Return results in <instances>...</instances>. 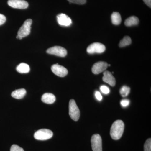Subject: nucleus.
<instances>
[{
	"label": "nucleus",
	"mask_w": 151,
	"mask_h": 151,
	"mask_svg": "<svg viewBox=\"0 0 151 151\" xmlns=\"http://www.w3.org/2000/svg\"><path fill=\"white\" fill-rule=\"evenodd\" d=\"M125 125L122 120L115 121L111 126L110 134L114 140H119L122 137L124 133Z\"/></svg>",
	"instance_id": "obj_1"
},
{
	"label": "nucleus",
	"mask_w": 151,
	"mask_h": 151,
	"mask_svg": "<svg viewBox=\"0 0 151 151\" xmlns=\"http://www.w3.org/2000/svg\"><path fill=\"white\" fill-rule=\"evenodd\" d=\"M32 22L31 19H28L24 22L23 24L19 29L17 38L21 40L22 38L25 37L29 34Z\"/></svg>",
	"instance_id": "obj_2"
},
{
	"label": "nucleus",
	"mask_w": 151,
	"mask_h": 151,
	"mask_svg": "<svg viewBox=\"0 0 151 151\" xmlns=\"http://www.w3.org/2000/svg\"><path fill=\"white\" fill-rule=\"evenodd\" d=\"M69 114L73 121H78L80 118V111L75 100H70L69 104Z\"/></svg>",
	"instance_id": "obj_3"
},
{
	"label": "nucleus",
	"mask_w": 151,
	"mask_h": 151,
	"mask_svg": "<svg viewBox=\"0 0 151 151\" xmlns=\"http://www.w3.org/2000/svg\"><path fill=\"white\" fill-rule=\"evenodd\" d=\"M53 136V133L48 129H41L35 133L34 137L38 140L44 141L51 139Z\"/></svg>",
	"instance_id": "obj_4"
},
{
	"label": "nucleus",
	"mask_w": 151,
	"mask_h": 151,
	"mask_svg": "<svg viewBox=\"0 0 151 151\" xmlns=\"http://www.w3.org/2000/svg\"><path fill=\"white\" fill-rule=\"evenodd\" d=\"M86 50L89 54L102 53L105 52V47L103 44L99 42H94L89 45Z\"/></svg>",
	"instance_id": "obj_5"
},
{
	"label": "nucleus",
	"mask_w": 151,
	"mask_h": 151,
	"mask_svg": "<svg viewBox=\"0 0 151 151\" xmlns=\"http://www.w3.org/2000/svg\"><path fill=\"white\" fill-rule=\"evenodd\" d=\"M91 142L93 151H102V140L100 135H93L91 138Z\"/></svg>",
	"instance_id": "obj_6"
},
{
	"label": "nucleus",
	"mask_w": 151,
	"mask_h": 151,
	"mask_svg": "<svg viewBox=\"0 0 151 151\" xmlns=\"http://www.w3.org/2000/svg\"><path fill=\"white\" fill-rule=\"evenodd\" d=\"M46 52L49 54L53 55L56 56L64 57L66 56L67 52L65 48L62 47L56 46L48 48Z\"/></svg>",
	"instance_id": "obj_7"
},
{
	"label": "nucleus",
	"mask_w": 151,
	"mask_h": 151,
	"mask_svg": "<svg viewBox=\"0 0 151 151\" xmlns=\"http://www.w3.org/2000/svg\"><path fill=\"white\" fill-rule=\"evenodd\" d=\"M8 4L15 9H25L28 7V3L24 0H9Z\"/></svg>",
	"instance_id": "obj_8"
},
{
	"label": "nucleus",
	"mask_w": 151,
	"mask_h": 151,
	"mask_svg": "<svg viewBox=\"0 0 151 151\" xmlns=\"http://www.w3.org/2000/svg\"><path fill=\"white\" fill-rule=\"evenodd\" d=\"M51 70L55 75L63 77L67 75L68 71L62 65H58V63L51 66Z\"/></svg>",
	"instance_id": "obj_9"
},
{
	"label": "nucleus",
	"mask_w": 151,
	"mask_h": 151,
	"mask_svg": "<svg viewBox=\"0 0 151 151\" xmlns=\"http://www.w3.org/2000/svg\"><path fill=\"white\" fill-rule=\"evenodd\" d=\"M108 64L106 62L100 61L94 63L92 67V73L94 74H99L107 69Z\"/></svg>",
	"instance_id": "obj_10"
},
{
	"label": "nucleus",
	"mask_w": 151,
	"mask_h": 151,
	"mask_svg": "<svg viewBox=\"0 0 151 151\" xmlns=\"http://www.w3.org/2000/svg\"><path fill=\"white\" fill-rule=\"evenodd\" d=\"M58 24L63 26H69L72 24V21L69 17L64 14H60L57 16Z\"/></svg>",
	"instance_id": "obj_11"
},
{
	"label": "nucleus",
	"mask_w": 151,
	"mask_h": 151,
	"mask_svg": "<svg viewBox=\"0 0 151 151\" xmlns=\"http://www.w3.org/2000/svg\"><path fill=\"white\" fill-rule=\"evenodd\" d=\"M103 80L104 82L108 83L112 86H114L116 85V79L111 72L105 71L103 73Z\"/></svg>",
	"instance_id": "obj_12"
},
{
	"label": "nucleus",
	"mask_w": 151,
	"mask_h": 151,
	"mask_svg": "<svg viewBox=\"0 0 151 151\" xmlns=\"http://www.w3.org/2000/svg\"><path fill=\"white\" fill-rule=\"evenodd\" d=\"M41 100L42 102L47 104H53L56 100L55 96L51 93H46L42 96Z\"/></svg>",
	"instance_id": "obj_13"
},
{
	"label": "nucleus",
	"mask_w": 151,
	"mask_h": 151,
	"mask_svg": "<svg viewBox=\"0 0 151 151\" xmlns=\"http://www.w3.org/2000/svg\"><path fill=\"white\" fill-rule=\"evenodd\" d=\"M26 90L24 89H17L12 93V96L17 99H21L23 98L26 94Z\"/></svg>",
	"instance_id": "obj_14"
},
{
	"label": "nucleus",
	"mask_w": 151,
	"mask_h": 151,
	"mask_svg": "<svg viewBox=\"0 0 151 151\" xmlns=\"http://www.w3.org/2000/svg\"><path fill=\"white\" fill-rule=\"evenodd\" d=\"M17 70L19 73H29L30 71L29 65L25 63H21L19 64L16 68Z\"/></svg>",
	"instance_id": "obj_15"
},
{
	"label": "nucleus",
	"mask_w": 151,
	"mask_h": 151,
	"mask_svg": "<svg viewBox=\"0 0 151 151\" xmlns=\"http://www.w3.org/2000/svg\"><path fill=\"white\" fill-rule=\"evenodd\" d=\"M139 23V19L137 17L132 16L128 18L125 20V25L127 26L130 27L132 26L137 25Z\"/></svg>",
	"instance_id": "obj_16"
},
{
	"label": "nucleus",
	"mask_w": 151,
	"mask_h": 151,
	"mask_svg": "<svg viewBox=\"0 0 151 151\" xmlns=\"http://www.w3.org/2000/svg\"><path fill=\"white\" fill-rule=\"evenodd\" d=\"M111 21L114 25H119L122 22V17L119 12H114L111 15Z\"/></svg>",
	"instance_id": "obj_17"
},
{
	"label": "nucleus",
	"mask_w": 151,
	"mask_h": 151,
	"mask_svg": "<svg viewBox=\"0 0 151 151\" xmlns=\"http://www.w3.org/2000/svg\"><path fill=\"white\" fill-rule=\"evenodd\" d=\"M131 43H132V40L131 38L129 36H126L120 41L119 46L121 47H124L129 45Z\"/></svg>",
	"instance_id": "obj_18"
},
{
	"label": "nucleus",
	"mask_w": 151,
	"mask_h": 151,
	"mask_svg": "<svg viewBox=\"0 0 151 151\" xmlns=\"http://www.w3.org/2000/svg\"><path fill=\"white\" fill-rule=\"evenodd\" d=\"M130 92V88L129 86H122L120 90V93L122 97H126L128 96Z\"/></svg>",
	"instance_id": "obj_19"
},
{
	"label": "nucleus",
	"mask_w": 151,
	"mask_h": 151,
	"mask_svg": "<svg viewBox=\"0 0 151 151\" xmlns=\"http://www.w3.org/2000/svg\"><path fill=\"white\" fill-rule=\"evenodd\" d=\"M144 151H151V139H148L144 145Z\"/></svg>",
	"instance_id": "obj_20"
},
{
	"label": "nucleus",
	"mask_w": 151,
	"mask_h": 151,
	"mask_svg": "<svg viewBox=\"0 0 151 151\" xmlns=\"http://www.w3.org/2000/svg\"><path fill=\"white\" fill-rule=\"evenodd\" d=\"M10 151H24L23 149L16 145H13L11 147Z\"/></svg>",
	"instance_id": "obj_21"
},
{
	"label": "nucleus",
	"mask_w": 151,
	"mask_h": 151,
	"mask_svg": "<svg viewBox=\"0 0 151 151\" xmlns=\"http://www.w3.org/2000/svg\"><path fill=\"white\" fill-rule=\"evenodd\" d=\"M69 2L77 4H84L86 2V0H68Z\"/></svg>",
	"instance_id": "obj_22"
},
{
	"label": "nucleus",
	"mask_w": 151,
	"mask_h": 151,
	"mask_svg": "<svg viewBox=\"0 0 151 151\" xmlns=\"http://www.w3.org/2000/svg\"><path fill=\"white\" fill-rule=\"evenodd\" d=\"M100 89L101 92H103V93H104V94H107L110 93V89H109L108 87H107V86H105V85H103V86H101Z\"/></svg>",
	"instance_id": "obj_23"
},
{
	"label": "nucleus",
	"mask_w": 151,
	"mask_h": 151,
	"mask_svg": "<svg viewBox=\"0 0 151 151\" xmlns=\"http://www.w3.org/2000/svg\"><path fill=\"white\" fill-rule=\"evenodd\" d=\"M129 100H127V99L122 100L121 102V105H122L123 107H127L128 105H129Z\"/></svg>",
	"instance_id": "obj_24"
},
{
	"label": "nucleus",
	"mask_w": 151,
	"mask_h": 151,
	"mask_svg": "<svg viewBox=\"0 0 151 151\" xmlns=\"http://www.w3.org/2000/svg\"><path fill=\"white\" fill-rule=\"evenodd\" d=\"M6 17L4 15L0 14V25L4 24L6 21Z\"/></svg>",
	"instance_id": "obj_25"
},
{
	"label": "nucleus",
	"mask_w": 151,
	"mask_h": 151,
	"mask_svg": "<svg viewBox=\"0 0 151 151\" xmlns=\"http://www.w3.org/2000/svg\"><path fill=\"white\" fill-rule=\"evenodd\" d=\"M95 95L97 100H99V101H101L103 99V97H102V95H101V93L100 92L97 91L95 92Z\"/></svg>",
	"instance_id": "obj_26"
},
{
	"label": "nucleus",
	"mask_w": 151,
	"mask_h": 151,
	"mask_svg": "<svg viewBox=\"0 0 151 151\" xmlns=\"http://www.w3.org/2000/svg\"><path fill=\"white\" fill-rule=\"evenodd\" d=\"M143 1L146 4H147L150 8L151 7V0H143Z\"/></svg>",
	"instance_id": "obj_27"
}]
</instances>
